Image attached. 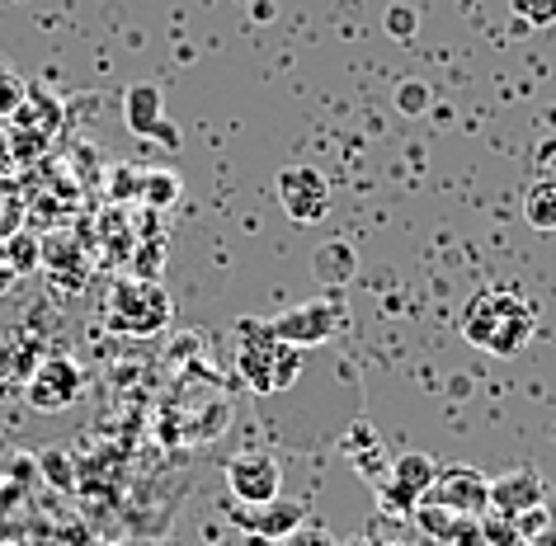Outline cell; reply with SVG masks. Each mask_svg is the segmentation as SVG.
<instances>
[{
  "label": "cell",
  "mask_w": 556,
  "mask_h": 546,
  "mask_svg": "<svg viewBox=\"0 0 556 546\" xmlns=\"http://www.w3.org/2000/svg\"><path fill=\"white\" fill-rule=\"evenodd\" d=\"M312 269H316V278H321V283L344 288V283H350V278L358 274V255H354V245L330 241V245H321V250L312 255Z\"/></svg>",
  "instance_id": "cell-16"
},
{
  "label": "cell",
  "mask_w": 556,
  "mask_h": 546,
  "mask_svg": "<svg viewBox=\"0 0 556 546\" xmlns=\"http://www.w3.org/2000/svg\"><path fill=\"white\" fill-rule=\"evenodd\" d=\"M137 189H142V175H137L132 165H118L114 179H109V199H114V203H132Z\"/></svg>",
  "instance_id": "cell-22"
},
{
  "label": "cell",
  "mask_w": 556,
  "mask_h": 546,
  "mask_svg": "<svg viewBox=\"0 0 556 546\" xmlns=\"http://www.w3.org/2000/svg\"><path fill=\"white\" fill-rule=\"evenodd\" d=\"M523 221L533 231H556V179H533L523 189Z\"/></svg>",
  "instance_id": "cell-17"
},
{
  "label": "cell",
  "mask_w": 556,
  "mask_h": 546,
  "mask_svg": "<svg viewBox=\"0 0 556 546\" xmlns=\"http://www.w3.org/2000/svg\"><path fill=\"white\" fill-rule=\"evenodd\" d=\"M199 410H189V405H179L175 410V443H207V439H217L222 429H227V419H231V401L222 396V391H199Z\"/></svg>",
  "instance_id": "cell-11"
},
{
  "label": "cell",
  "mask_w": 556,
  "mask_h": 546,
  "mask_svg": "<svg viewBox=\"0 0 556 546\" xmlns=\"http://www.w3.org/2000/svg\"><path fill=\"white\" fill-rule=\"evenodd\" d=\"M38 264L52 274V283L58 288H72V292L86 288L90 264H86V250H80L76 236H48L43 250H38Z\"/></svg>",
  "instance_id": "cell-14"
},
{
  "label": "cell",
  "mask_w": 556,
  "mask_h": 546,
  "mask_svg": "<svg viewBox=\"0 0 556 546\" xmlns=\"http://www.w3.org/2000/svg\"><path fill=\"white\" fill-rule=\"evenodd\" d=\"M137 203H147L151 213H165V207L179 203V175L175 170H147L142 189H137Z\"/></svg>",
  "instance_id": "cell-18"
},
{
  "label": "cell",
  "mask_w": 556,
  "mask_h": 546,
  "mask_svg": "<svg viewBox=\"0 0 556 546\" xmlns=\"http://www.w3.org/2000/svg\"><path fill=\"white\" fill-rule=\"evenodd\" d=\"M425 504H439L453 518H485L491 513V475H481L467 461H448V467H439Z\"/></svg>",
  "instance_id": "cell-5"
},
{
  "label": "cell",
  "mask_w": 556,
  "mask_h": 546,
  "mask_svg": "<svg viewBox=\"0 0 556 546\" xmlns=\"http://www.w3.org/2000/svg\"><path fill=\"white\" fill-rule=\"evenodd\" d=\"M170 292L161 278H118L109 292V330L114 334H161L170 326Z\"/></svg>",
  "instance_id": "cell-3"
},
{
  "label": "cell",
  "mask_w": 556,
  "mask_h": 546,
  "mask_svg": "<svg viewBox=\"0 0 556 546\" xmlns=\"http://www.w3.org/2000/svg\"><path fill=\"white\" fill-rule=\"evenodd\" d=\"M86 396V372H80V363L76 358H66V354H48V358H38V368L29 377V386H24V401L34 405V410H72V405Z\"/></svg>",
  "instance_id": "cell-6"
},
{
  "label": "cell",
  "mask_w": 556,
  "mask_h": 546,
  "mask_svg": "<svg viewBox=\"0 0 556 546\" xmlns=\"http://www.w3.org/2000/svg\"><path fill=\"white\" fill-rule=\"evenodd\" d=\"M302 518H307V504H293V499H269V504H231V523H241L250 532H260V537H288Z\"/></svg>",
  "instance_id": "cell-13"
},
{
  "label": "cell",
  "mask_w": 556,
  "mask_h": 546,
  "mask_svg": "<svg viewBox=\"0 0 556 546\" xmlns=\"http://www.w3.org/2000/svg\"><path fill=\"white\" fill-rule=\"evenodd\" d=\"M43 471H48V481H52V485H62V490H72V485H76L72 457L58 453V447H48V453H43Z\"/></svg>",
  "instance_id": "cell-24"
},
{
  "label": "cell",
  "mask_w": 556,
  "mask_h": 546,
  "mask_svg": "<svg viewBox=\"0 0 556 546\" xmlns=\"http://www.w3.org/2000/svg\"><path fill=\"white\" fill-rule=\"evenodd\" d=\"M236 368L250 382L255 396H278L302 377V348L274 340L269 320H236Z\"/></svg>",
  "instance_id": "cell-2"
},
{
  "label": "cell",
  "mask_w": 556,
  "mask_h": 546,
  "mask_svg": "<svg viewBox=\"0 0 556 546\" xmlns=\"http://www.w3.org/2000/svg\"><path fill=\"white\" fill-rule=\"evenodd\" d=\"M457 326H463V340L471 348H481V354H491V358H514V354H523L528 340L538 334V306L528 302L519 288L491 283L467 297Z\"/></svg>",
  "instance_id": "cell-1"
},
{
  "label": "cell",
  "mask_w": 556,
  "mask_h": 546,
  "mask_svg": "<svg viewBox=\"0 0 556 546\" xmlns=\"http://www.w3.org/2000/svg\"><path fill=\"white\" fill-rule=\"evenodd\" d=\"M396 109H401V114H410V118H420L429 109V86H425V80H401Z\"/></svg>",
  "instance_id": "cell-21"
},
{
  "label": "cell",
  "mask_w": 556,
  "mask_h": 546,
  "mask_svg": "<svg viewBox=\"0 0 556 546\" xmlns=\"http://www.w3.org/2000/svg\"><path fill=\"white\" fill-rule=\"evenodd\" d=\"M340 326H344V297H340V292H330V297H316V302H298V306H288V312L269 316L274 340L298 344V348L326 344Z\"/></svg>",
  "instance_id": "cell-4"
},
{
  "label": "cell",
  "mask_w": 556,
  "mask_h": 546,
  "mask_svg": "<svg viewBox=\"0 0 556 546\" xmlns=\"http://www.w3.org/2000/svg\"><path fill=\"white\" fill-rule=\"evenodd\" d=\"M38 368V344H0V396H24Z\"/></svg>",
  "instance_id": "cell-15"
},
{
  "label": "cell",
  "mask_w": 556,
  "mask_h": 546,
  "mask_svg": "<svg viewBox=\"0 0 556 546\" xmlns=\"http://www.w3.org/2000/svg\"><path fill=\"white\" fill-rule=\"evenodd\" d=\"M274 193H278V207L288 213V221H302V227L326 221V213H330V179L316 170V165H288V170H278Z\"/></svg>",
  "instance_id": "cell-7"
},
{
  "label": "cell",
  "mask_w": 556,
  "mask_h": 546,
  "mask_svg": "<svg viewBox=\"0 0 556 546\" xmlns=\"http://www.w3.org/2000/svg\"><path fill=\"white\" fill-rule=\"evenodd\" d=\"M278 546H340L336 532H330L326 523H312V518H302V523L288 532V537H278Z\"/></svg>",
  "instance_id": "cell-20"
},
{
  "label": "cell",
  "mask_w": 556,
  "mask_h": 546,
  "mask_svg": "<svg viewBox=\"0 0 556 546\" xmlns=\"http://www.w3.org/2000/svg\"><path fill=\"white\" fill-rule=\"evenodd\" d=\"M38 250H43V241H34V236H15L10 241V264H15V274H24V269H38Z\"/></svg>",
  "instance_id": "cell-23"
},
{
  "label": "cell",
  "mask_w": 556,
  "mask_h": 546,
  "mask_svg": "<svg viewBox=\"0 0 556 546\" xmlns=\"http://www.w3.org/2000/svg\"><path fill=\"white\" fill-rule=\"evenodd\" d=\"M434 475H439V461L429 453H401V457L387 461V471L378 481V495H382V504L392 513H410L415 504L429 495Z\"/></svg>",
  "instance_id": "cell-8"
},
{
  "label": "cell",
  "mask_w": 556,
  "mask_h": 546,
  "mask_svg": "<svg viewBox=\"0 0 556 546\" xmlns=\"http://www.w3.org/2000/svg\"><path fill=\"white\" fill-rule=\"evenodd\" d=\"M227 490L236 504H269L283 495V467L274 453H236L227 461Z\"/></svg>",
  "instance_id": "cell-9"
},
{
  "label": "cell",
  "mask_w": 556,
  "mask_h": 546,
  "mask_svg": "<svg viewBox=\"0 0 556 546\" xmlns=\"http://www.w3.org/2000/svg\"><path fill=\"white\" fill-rule=\"evenodd\" d=\"M137 546H156V542H137Z\"/></svg>",
  "instance_id": "cell-27"
},
{
  "label": "cell",
  "mask_w": 556,
  "mask_h": 546,
  "mask_svg": "<svg viewBox=\"0 0 556 546\" xmlns=\"http://www.w3.org/2000/svg\"><path fill=\"white\" fill-rule=\"evenodd\" d=\"M542 499H547V481L533 467H514L509 475L491 481V513L509 518V523L528 509H542Z\"/></svg>",
  "instance_id": "cell-10"
},
{
  "label": "cell",
  "mask_w": 556,
  "mask_h": 546,
  "mask_svg": "<svg viewBox=\"0 0 556 546\" xmlns=\"http://www.w3.org/2000/svg\"><path fill=\"white\" fill-rule=\"evenodd\" d=\"M123 118H128L132 137L179 147V128H170V123L161 118V90L156 86H128V94H123Z\"/></svg>",
  "instance_id": "cell-12"
},
{
  "label": "cell",
  "mask_w": 556,
  "mask_h": 546,
  "mask_svg": "<svg viewBox=\"0 0 556 546\" xmlns=\"http://www.w3.org/2000/svg\"><path fill=\"white\" fill-rule=\"evenodd\" d=\"M344 546H396V542H387V537H354V542H344Z\"/></svg>",
  "instance_id": "cell-26"
},
{
  "label": "cell",
  "mask_w": 556,
  "mask_h": 546,
  "mask_svg": "<svg viewBox=\"0 0 556 546\" xmlns=\"http://www.w3.org/2000/svg\"><path fill=\"white\" fill-rule=\"evenodd\" d=\"M415 24H420V20H415V10H406V5H392V10H387V34H392V38H410Z\"/></svg>",
  "instance_id": "cell-25"
},
{
  "label": "cell",
  "mask_w": 556,
  "mask_h": 546,
  "mask_svg": "<svg viewBox=\"0 0 556 546\" xmlns=\"http://www.w3.org/2000/svg\"><path fill=\"white\" fill-rule=\"evenodd\" d=\"M509 10L528 24V29H552L556 24V0H509Z\"/></svg>",
  "instance_id": "cell-19"
}]
</instances>
